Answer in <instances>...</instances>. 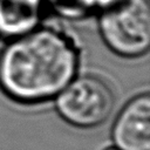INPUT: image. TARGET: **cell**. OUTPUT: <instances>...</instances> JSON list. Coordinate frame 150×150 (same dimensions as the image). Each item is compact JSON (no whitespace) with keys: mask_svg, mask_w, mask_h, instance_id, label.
Here are the masks:
<instances>
[{"mask_svg":"<svg viewBox=\"0 0 150 150\" xmlns=\"http://www.w3.org/2000/svg\"><path fill=\"white\" fill-rule=\"evenodd\" d=\"M46 0H0V36L15 39L38 28Z\"/></svg>","mask_w":150,"mask_h":150,"instance_id":"cell-5","label":"cell"},{"mask_svg":"<svg viewBox=\"0 0 150 150\" xmlns=\"http://www.w3.org/2000/svg\"><path fill=\"white\" fill-rule=\"evenodd\" d=\"M96 1H97V4H100V5H102V6H103V5H105L107 2H109L110 0H96Z\"/></svg>","mask_w":150,"mask_h":150,"instance_id":"cell-6","label":"cell"},{"mask_svg":"<svg viewBox=\"0 0 150 150\" xmlns=\"http://www.w3.org/2000/svg\"><path fill=\"white\" fill-rule=\"evenodd\" d=\"M118 150H150V96L142 94L121 110L112 128Z\"/></svg>","mask_w":150,"mask_h":150,"instance_id":"cell-4","label":"cell"},{"mask_svg":"<svg viewBox=\"0 0 150 150\" xmlns=\"http://www.w3.org/2000/svg\"><path fill=\"white\" fill-rule=\"evenodd\" d=\"M80 52L55 26H39L12 39L0 54V87L12 98L34 103L59 95L75 77Z\"/></svg>","mask_w":150,"mask_h":150,"instance_id":"cell-1","label":"cell"},{"mask_svg":"<svg viewBox=\"0 0 150 150\" xmlns=\"http://www.w3.org/2000/svg\"><path fill=\"white\" fill-rule=\"evenodd\" d=\"M105 150H118L117 148H109V149H105Z\"/></svg>","mask_w":150,"mask_h":150,"instance_id":"cell-7","label":"cell"},{"mask_svg":"<svg viewBox=\"0 0 150 150\" xmlns=\"http://www.w3.org/2000/svg\"><path fill=\"white\" fill-rule=\"evenodd\" d=\"M114 105L112 89L95 75L74 77L56 97L60 116L79 128L100 125L110 116Z\"/></svg>","mask_w":150,"mask_h":150,"instance_id":"cell-3","label":"cell"},{"mask_svg":"<svg viewBox=\"0 0 150 150\" xmlns=\"http://www.w3.org/2000/svg\"><path fill=\"white\" fill-rule=\"evenodd\" d=\"M102 7L98 27L105 45L124 57L145 54L150 46L149 0H110Z\"/></svg>","mask_w":150,"mask_h":150,"instance_id":"cell-2","label":"cell"}]
</instances>
